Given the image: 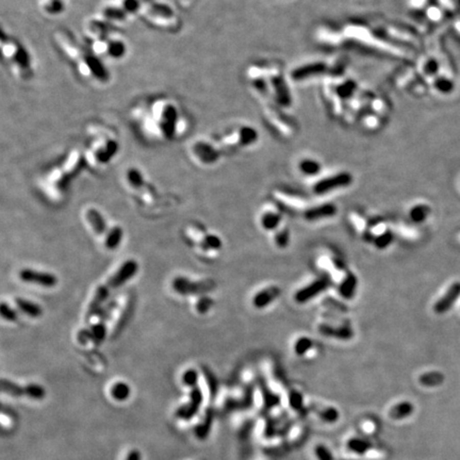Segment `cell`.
Returning <instances> with one entry per match:
<instances>
[{"label":"cell","instance_id":"6da1fadb","mask_svg":"<svg viewBox=\"0 0 460 460\" xmlns=\"http://www.w3.org/2000/svg\"><path fill=\"white\" fill-rule=\"evenodd\" d=\"M130 118L143 138L155 144H167L189 130V120L175 99L159 95L142 99L130 109Z\"/></svg>","mask_w":460,"mask_h":460},{"label":"cell","instance_id":"7a4b0ae2","mask_svg":"<svg viewBox=\"0 0 460 460\" xmlns=\"http://www.w3.org/2000/svg\"><path fill=\"white\" fill-rule=\"evenodd\" d=\"M53 37L57 48L67 59L79 78L101 88L110 83L112 79L110 70L88 44L80 42L71 31L65 28L55 30Z\"/></svg>","mask_w":460,"mask_h":460},{"label":"cell","instance_id":"3957f363","mask_svg":"<svg viewBox=\"0 0 460 460\" xmlns=\"http://www.w3.org/2000/svg\"><path fill=\"white\" fill-rule=\"evenodd\" d=\"M86 141L82 149L86 166L105 167L117 156L120 147L118 134L106 123L92 122L85 128Z\"/></svg>","mask_w":460,"mask_h":460},{"label":"cell","instance_id":"277c9868","mask_svg":"<svg viewBox=\"0 0 460 460\" xmlns=\"http://www.w3.org/2000/svg\"><path fill=\"white\" fill-rule=\"evenodd\" d=\"M0 48L3 61L13 78L21 83L31 81L34 77L35 67L28 48L15 36L7 33L5 30L2 31Z\"/></svg>","mask_w":460,"mask_h":460},{"label":"cell","instance_id":"5b68a950","mask_svg":"<svg viewBox=\"0 0 460 460\" xmlns=\"http://www.w3.org/2000/svg\"><path fill=\"white\" fill-rule=\"evenodd\" d=\"M139 17L149 27L165 33H176L182 27L179 12L161 0H143Z\"/></svg>","mask_w":460,"mask_h":460},{"label":"cell","instance_id":"8992f818","mask_svg":"<svg viewBox=\"0 0 460 460\" xmlns=\"http://www.w3.org/2000/svg\"><path fill=\"white\" fill-rule=\"evenodd\" d=\"M85 167L86 163L82 149L78 147L71 148L60 162L47 174L46 181L48 189L60 194L65 192L71 180L78 176Z\"/></svg>","mask_w":460,"mask_h":460},{"label":"cell","instance_id":"52a82bcc","mask_svg":"<svg viewBox=\"0 0 460 460\" xmlns=\"http://www.w3.org/2000/svg\"><path fill=\"white\" fill-rule=\"evenodd\" d=\"M139 271V263L136 262L134 259H128L125 262L116 270V272L112 275L106 283L101 284L96 289V292L92 298V301L89 304L88 310L85 312L84 321L86 324H89V322L94 319L97 313L102 310V306L106 303V301L109 298L110 294L114 290L120 288L122 285L125 284L128 280H130L136 273Z\"/></svg>","mask_w":460,"mask_h":460},{"label":"cell","instance_id":"ba28073f","mask_svg":"<svg viewBox=\"0 0 460 460\" xmlns=\"http://www.w3.org/2000/svg\"><path fill=\"white\" fill-rule=\"evenodd\" d=\"M86 44L105 63L106 61H119L128 54V45L117 32L111 33L102 39Z\"/></svg>","mask_w":460,"mask_h":460},{"label":"cell","instance_id":"9c48e42d","mask_svg":"<svg viewBox=\"0 0 460 460\" xmlns=\"http://www.w3.org/2000/svg\"><path fill=\"white\" fill-rule=\"evenodd\" d=\"M223 154H229L252 145L258 139L257 131L251 126H239L214 136Z\"/></svg>","mask_w":460,"mask_h":460},{"label":"cell","instance_id":"30bf717a","mask_svg":"<svg viewBox=\"0 0 460 460\" xmlns=\"http://www.w3.org/2000/svg\"><path fill=\"white\" fill-rule=\"evenodd\" d=\"M190 157L202 165H212L224 156L214 136H200L189 143Z\"/></svg>","mask_w":460,"mask_h":460},{"label":"cell","instance_id":"8fae6325","mask_svg":"<svg viewBox=\"0 0 460 460\" xmlns=\"http://www.w3.org/2000/svg\"><path fill=\"white\" fill-rule=\"evenodd\" d=\"M114 307L115 301L106 305L103 309V312L102 310L98 312L101 313V316H99L96 322H94V324L89 325L88 327H85L79 331L77 335L79 343L85 344L89 341H92L94 343H101L104 341L107 334V323L110 320V316L113 312Z\"/></svg>","mask_w":460,"mask_h":460},{"label":"cell","instance_id":"7c38bea8","mask_svg":"<svg viewBox=\"0 0 460 460\" xmlns=\"http://www.w3.org/2000/svg\"><path fill=\"white\" fill-rule=\"evenodd\" d=\"M172 287L180 295H204L212 290L214 283L212 280L193 281L183 276H177L174 278Z\"/></svg>","mask_w":460,"mask_h":460},{"label":"cell","instance_id":"4fadbf2b","mask_svg":"<svg viewBox=\"0 0 460 460\" xmlns=\"http://www.w3.org/2000/svg\"><path fill=\"white\" fill-rule=\"evenodd\" d=\"M0 386H2V391L4 393L14 397L27 396L29 399L42 400L46 395L45 389L37 383H30L27 384V386H19V384L11 380L2 379V381H0Z\"/></svg>","mask_w":460,"mask_h":460},{"label":"cell","instance_id":"5bb4252c","mask_svg":"<svg viewBox=\"0 0 460 460\" xmlns=\"http://www.w3.org/2000/svg\"><path fill=\"white\" fill-rule=\"evenodd\" d=\"M353 182V176L349 172L337 173L334 175H330L326 178L319 180L313 185V191L316 194H326L331 191L346 188Z\"/></svg>","mask_w":460,"mask_h":460},{"label":"cell","instance_id":"9a60e30c","mask_svg":"<svg viewBox=\"0 0 460 460\" xmlns=\"http://www.w3.org/2000/svg\"><path fill=\"white\" fill-rule=\"evenodd\" d=\"M19 279L26 283L36 284L44 288H55L59 280L53 273L42 272L30 268H25L19 271Z\"/></svg>","mask_w":460,"mask_h":460},{"label":"cell","instance_id":"2e32d148","mask_svg":"<svg viewBox=\"0 0 460 460\" xmlns=\"http://www.w3.org/2000/svg\"><path fill=\"white\" fill-rule=\"evenodd\" d=\"M189 387L191 388L190 401L185 405L179 407L175 413V416L177 419L186 420V421L193 419L194 416H196L198 410H200L201 405L203 404V400H204L203 392H202V389L200 388V386H198V382L193 383Z\"/></svg>","mask_w":460,"mask_h":460},{"label":"cell","instance_id":"e0dca14e","mask_svg":"<svg viewBox=\"0 0 460 460\" xmlns=\"http://www.w3.org/2000/svg\"><path fill=\"white\" fill-rule=\"evenodd\" d=\"M125 180L134 191L148 195L153 200H157L158 194L152 184H149L143 173L138 167H128L125 172Z\"/></svg>","mask_w":460,"mask_h":460},{"label":"cell","instance_id":"ac0fdd59","mask_svg":"<svg viewBox=\"0 0 460 460\" xmlns=\"http://www.w3.org/2000/svg\"><path fill=\"white\" fill-rule=\"evenodd\" d=\"M329 283H330V280L327 277L318 278L317 280L312 281L311 283H309L308 285H306V287H304L300 291H297L294 295V300H295V302L300 303V304H304V303L311 301L313 297L318 296L323 291H325L329 287Z\"/></svg>","mask_w":460,"mask_h":460},{"label":"cell","instance_id":"d6986e66","mask_svg":"<svg viewBox=\"0 0 460 460\" xmlns=\"http://www.w3.org/2000/svg\"><path fill=\"white\" fill-rule=\"evenodd\" d=\"M459 295H460V282H454L440 297V300L433 305V311L438 314L447 312L451 309V307L455 304Z\"/></svg>","mask_w":460,"mask_h":460},{"label":"cell","instance_id":"ffe728a7","mask_svg":"<svg viewBox=\"0 0 460 460\" xmlns=\"http://www.w3.org/2000/svg\"><path fill=\"white\" fill-rule=\"evenodd\" d=\"M37 7L41 13L48 18H57L65 13L66 0H37Z\"/></svg>","mask_w":460,"mask_h":460},{"label":"cell","instance_id":"44dd1931","mask_svg":"<svg viewBox=\"0 0 460 460\" xmlns=\"http://www.w3.org/2000/svg\"><path fill=\"white\" fill-rule=\"evenodd\" d=\"M280 295V289L275 285L259 291L253 298V305L258 309H263L274 302Z\"/></svg>","mask_w":460,"mask_h":460},{"label":"cell","instance_id":"7402d4cb","mask_svg":"<svg viewBox=\"0 0 460 460\" xmlns=\"http://www.w3.org/2000/svg\"><path fill=\"white\" fill-rule=\"evenodd\" d=\"M327 66L326 64L322 63V62H316V63H310V64H306L300 68L295 69L292 72V78L296 81H302L305 79H308L311 76H317V75H320L322 72H324L326 70Z\"/></svg>","mask_w":460,"mask_h":460},{"label":"cell","instance_id":"603a6c76","mask_svg":"<svg viewBox=\"0 0 460 460\" xmlns=\"http://www.w3.org/2000/svg\"><path fill=\"white\" fill-rule=\"evenodd\" d=\"M335 213H337V207H335L333 204H324V205L310 208L304 213V216L306 220L312 222V221H318V220H322V219L331 217Z\"/></svg>","mask_w":460,"mask_h":460},{"label":"cell","instance_id":"cb8c5ba5","mask_svg":"<svg viewBox=\"0 0 460 460\" xmlns=\"http://www.w3.org/2000/svg\"><path fill=\"white\" fill-rule=\"evenodd\" d=\"M86 220H88V223L91 225V227L93 228V230L98 234V235H106L109 231L107 223L104 219V216L102 215V213L99 212L98 210L91 208L85 213Z\"/></svg>","mask_w":460,"mask_h":460},{"label":"cell","instance_id":"d4e9b609","mask_svg":"<svg viewBox=\"0 0 460 460\" xmlns=\"http://www.w3.org/2000/svg\"><path fill=\"white\" fill-rule=\"evenodd\" d=\"M14 303L22 313L27 314L30 318H40L43 314V309L39 304L26 300V298L16 297Z\"/></svg>","mask_w":460,"mask_h":460},{"label":"cell","instance_id":"484cf974","mask_svg":"<svg viewBox=\"0 0 460 460\" xmlns=\"http://www.w3.org/2000/svg\"><path fill=\"white\" fill-rule=\"evenodd\" d=\"M124 237V231L122 229V227L119 226H114L109 229L108 233L106 234V240H105V245L110 251L116 250V248L119 246V244L122 243Z\"/></svg>","mask_w":460,"mask_h":460},{"label":"cell","instance_id":"4316f807","mask_svg":"<svg viewBox=\"0 0 460 460\" xmlns=\"http://www.w3.org/2000/svg\"><path fill=\"white\" fill-rule=\"evenodd\" d=\"M357 288V278L353 274H347V276L341 281L339 285V293L346 300H351L354 296Z\"/></svg>","mask_w":460,"mask_h":460},{"label":"cell","instance_id":"83f0119b","mask_svg":"<svg viewBox=\"0 0 460 460\" xmlns=\"http://www.w3.org/2000/svg\"><path fill=\"white\" fill-rule=\"evenodd\" d=\"M320 331L322 334L328 335V337H334L338 339H343V340H347L352 337V330L349 327H340V328H334V327H330L328 325H323L320 327Z\"/></svg>","mask_w":460,"mask_h":460},{"label":"cell","instance_id":"f1b7e54d","mask_svg":"<svg viewBox=\"0 0 460 460\" xmlns=\"http://www.w3.org/2000/svg\"><path fill=\"white\" fill-rule=\"evenodd\" d=\"M281 221V215L274 211H269L261 216V225L267 230L276 229Z\"/></svg>","mask_w":460,"mask_h":460},{"label":"cell","instance_id":"f546056e","mask_svg":"<svg viewBox=\"0 0 460 460\" xmlns=\"http://www.w3.org/2000/svg\"><path fill=\"white\" fill-rule=\"evenodd\" d=\"M298 167H300V171L306 176L318 175L321 171V164L318 162V161L313 160V159H309V158L303 159L301 161L300 165H298Z\"/></svg>","mask_w":460,"mask_h":460},{"label":"cell","instance_id":"4dcf8cb0","mask_svg":"<svg viewBox=\"0 0 460 460\" xmlns=\"http://www.w3.org/2000/svg\"><path fill=\"white\" fill-rule=\"evenodd\" d=\"M212 418L213 417H212V415H211V411H210V410H208V411L206 413L204 421L201 422L200 424L195 426L194 433H195V436L198 439L207 438L208 433L210 431V428H211V423H212Z\"/></svg>","mask_w":460,"mask_h":460},{"label":"cell","instance_id":"1f68e13d","mask_svg":"<svg viewBox=\"0 0 460 460\" xmlns=\"http://www.w3.org/2000/svg\"><path fill=\"white\" fill-rule=\"evenodd\" d=\"M430 213V208L425 205V204H419L417 206H415L414 208H411L410 210V219L411 221H414L415 223H422L424 222Z\"/></svg>","mask_w":460,"mask_h":460},{"label":"cell","instance_id":"d6a6232c","mask_svg":"<svg viewBox=\"0 0 460 460\" xmlns=\"http://www.w3.org/2000/svg\"><path fill=\"white\" fill-rule=\"evenodd\" d=\"M111 395L116 401H125L130 396V387L125 382H116L111 388Z\"/></svg>","mask_w":460,"mask_h":460},{"label":"cell","instance_id":"836d02e7","mask_svg":"<svg viewBox=\"0 0 460 460\" xmlns=\"http://www.w3.org/2000/svg\"><path fill=\"white\" fill-rule=\"evenodd\" d=\"M433 86L437 91H439L440 93H443V94L451 93L455 88L454 82L451 79L446 78V77H442V76L438 77L436 80H434Z\"/></svg>","mask_w":460,"mask_h":460},{"label":"cell","instance_id":"e575fe53","mask_svg":"<svg viewBox=\"0 0 460 460\" xmlns=\"http://www.w3.org/2000/svg\"><path fill=\"white\" fill-rule=\"evenodd\" d=\"M420 380L425 386H438L444 380V376L439 372H430L422 376Z\"/></svg>","mask_w":460,"mask_h":460},{"label":"cell","instance_id":"d590c367","mask_svg":"<svg viewBox=\"0 0 460 460\" xmlns=\"http://www.w3.org/2000/svg\"><path fill=\"white\" fill-rule=\"evenodd\" d=\"M203 246V248H210V250H220L222 247L223 243L221 241V239L214 234H206L204 239H203V243L201 244Z\"/></svg>","mask_w":460,"mask_h":460},{"label":"cell","instance_id":"8d00e7d4","mask_svg":"<svg viewBox=\"0 0 460 460\" xmlns=\"http://www.w3.org/2000/svg\"><path fill=\"white\" fill-rule=\"evenodd\" d=\"M312 347V341L307 337H302L294 344V350L297 355H304Z\"/></svg>","mask_w":460,"mask_h":460},{"label":"cell","instance_id":"74e56055","mask_svg":"<svg viewBox=\"0 0 460 460\" xmlns=\"http://www.w3.org/2000/svg\"><path fill=\"white\" fill-rule=\"evenodd\" d=\"M0 313H2L3 319H5L9 322H15L18 319L17 312L15 311V310L5 302L2 303V306H0Z\"/></svg>","mask_w":460,"mask_h":460},{"label":"cell","instance_id":"f35d334b","mask_svg":"<svg viewBox=\"0 0 460 460\" xmlns=\"http://www.w3.org/2000/svg\"><path fill=\"white\" fill-rule=\"evenodd\" d=\"M393 241V237L392 234L389 231L382 232L378 237L374 238V244L377 246V248H380V250H383V248H387V246H389Z\"/></svg>","mask_w":460,"mask_h":460},{"label":"cell","instance_id":"ab89813d","mask_svg":"<svg viewBox=\"0 0 460 460\" xmlns=\"http://www.w3.org/2000/svg\"><path fill=\"white\" fill-rule=\"evenodd\" d=\"M289 239H290V232L287 228L281 229L275 237V241L276 244L280 247V248H284L289 244Z\"/></svg>","mask_w":460,"mask_h":460},{"label":"cell","instance_id":"60d3db41","mask_svg":"<svg viewBox=\"0 0 460 460\" xmlns=\"http://www.w3.org/2000/svg\"><path fill=\"white\" fill-rule=\"evenodd\" d=\"M355 89H356V84L352 80H349L345 83L341 84V86L338 89V94L341 97H350L353 94Z\"/></svg>","mask_w":460,"mask_h":460},{"label":"cell","instance_id":"b9f144b4","mask_svg":"<svg viewBox=\"0 0 460 460\" xmlns=\"http://www.w3.org/2000/svg\"><path fill=\"white\" fill-rule=\"evenodd\" d=\"M182 381L185 386H191V384L198 382L197 372L194 369L186 370L182 376Z\"/></svg>","mask_w":460,"mask_h":460},{"label":"cell","instance_id":"7bdbcfd3","mask_svg":"<svg viewBox=\"0 0 460 460\" xmlns=\"http://www.w3.org/2000/svg\"><path fill=\"white\" fill-rule=\"evenodd\" d=\"M212 304H213V302L210 300V297L205 296V297H202L201 300L198 301V303L196 305V309L198 310V312L204 313V312L208 311V310L210 309V307L212 306Z\"/></svg>","mask_w":460,"mask_h":460},{"label":"cell","instance_id":"ee69618b","mask_svg":"<svg viewBox=\"0 0 460 460\" xmlns=\"http://www.w3.org/2000/svg\"><path fill=\"white\" fill-rule=\"evenodd\" d=\"M438 70H439V64H438V62L433 59L428 60L424 65V71L427 75H436L438 72Z\"/></svg>","mask_w":460,"mask_h":460},{"label":"cell","instance_id":"f6af8a7d","mask_svg":"<svg viewBox=\"0 0 460 460\" xmlns=\"http://www.w3.org/2000/svg\"><path fill=\"white\" fill-rule=\"evenodd\" d=\"M126 460H142L141 453L138 450H132L128 455Z\"/></svg>","mask_w":460,"mask_h":460},{"label":"cell","instance_id":"bcb514c9","mask_svg":"<svg viewBox=\"0 0 460 460\" xmlns=\"http://www.w3.org/2000/svg\"><path fill=\"white\" fill-rule=\"evenodd\" d=\"M456 2H457V3H458V5L460 6V0H456Z\"/></svg>","mask_w":460,"mask_h":460},{"label":"cell","instance_id":"7dc6e473","mask_svg":"<svg viewBox=\"0 0 460 460\" xmlns=\"http://www.w3.org/2000/svg\"><path fill=\"white\" fill-rule=\"evenodd\" d=\"M459 240H460V235H459Z\"/></svg>","mask_w":460,"mask_h":460}]
</instances>
